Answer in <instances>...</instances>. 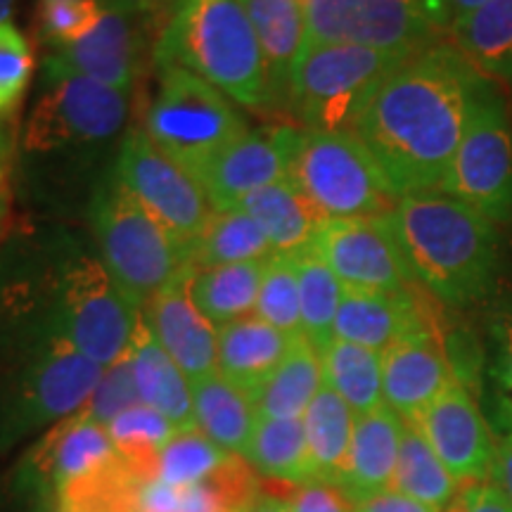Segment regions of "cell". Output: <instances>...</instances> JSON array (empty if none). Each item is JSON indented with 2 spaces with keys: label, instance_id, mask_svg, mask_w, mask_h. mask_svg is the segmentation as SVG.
<instances>
[{
  "label": "cell",
  "instance_id": "d4e9b609",
  "mask_svg": "<svg viewBox=\"0 0 512 512\" xmlns=\"http://www.w3.org/2000/svg\"><path fill=\"white\" fill-rule=\"evenodd\" d=\"M238 209L247 211L259 223L275 256L311 252L325 223L323 214L313 207V202L292 178H283L252 192L247 200L240 202Z\"/></svg>",
  "mask_w": 512,
  "mask_h": 512
},
{
  "label": "cell",
  "instance_id": "6f0895ef",
  "mask_svg": "<svg viewBox=\"0 0 512 512\" xmlns=\"http://www.w3.org/2000/svg\"><path fill=\"white\" fill-rule=\"evenodd\" d=\"M304 3H306V0H304Z\"/></svg>",
  "mask_w": 512,
  "mask_h": 512
},
{
  "label": "cell",
  "instance_id": "f6af8a7d",
  "mask_svg": "<svg viewBox=\"0 0 512 512\" xmlns=\"http://www.w3.org/2000/svg\"><path fill=\"white\" fill-rule=\"evenodd\" d=\"M491 408L503 434L512 432V316L496 328L494 363H491Z\"/></svg>",
  "mask_w": 512,
  "mask_h": 512
},
{
  "label": "cell",
  "instance_id": "8fae6325",
  "mask_svg": "<svg viewBox=\"0 0 512 512\" xmlns=\"http://www.w3.org/2000/svg\"><path fill=\"white\" fill-rule=\"evenodd\" d=\"M304 5L306 46L337 43L415 55L439 34L420 0H306Z\"/></svg>",
  "mask_w": 512,
  "mask_h": 512
},
{
  "label": "cell",
  "instance_id": "52a82bcc",
  "mask_svg": "<svg viewBox=\"0 0 512 512\" xmlns=\"http://www.w3.org/2000/svg\"><path fill=\"white\" fill-rule=\"evenodd\" d=\"M93 230L102 266L138 311L190 271L185 249L119 183L95 197Z\"/></svg>",
  "mask_w": 512,
  "mask_h": 512
},
{
  "label": "cell",
  "instance_id": "5bb4252c",
  "mask_svg": "<svg viewBox=\"0 0 512 512\" xmlns=\"http://www.w3.org/2000/svg\"><path fill=\"white\" fill-rule=\"evenodd\" d=\"M311 252L332 268L344 287L401 292L418 285L387 216L325 221Z\"/></svg>",
  "mask_w": 512,
  "mask_h": 512
},
{
  "label": "cell",
  "instance_id": "ac0fdd59",
  "mask_svg": "<svg viewBox=\"0 0 512 512\" xmlns=\"http://www.w3.org/2000/svg\"><path fill=\"white\" fill-rule=\"evenodd\" d=\"M302 131L292 126H271L247 131L223 150L197 183L214 211L238 209L256 190L290 176V164Z\"/></svg>",
  "mask_w": 512,
  "mask_h": 512
},
{
  "label": "cell",
  "instance_id": "7dc6e473",
  "mask_svg": "<svg viewBox=\"0 0 512 512\" xmlns=\"http://www.w3.org/2000/svg\"><path fill=\"white\" fill-rule=\"evenodd\" d=\"M441 512H512V503L494 479H482L460 484L456 498Z\"/></svg>",
  "mask_w": 512,
  "mask_h": 512
},
{
  "label": "cell",
  "instance_id": "d6986e66",
  "mask_svg": "<svg viewBox=\"0 0 512 512\" xmlns=\"http://www.w3.org/2000/svg\"><path fill=\"white\" fill-rule=\"evenodd\" d=\"M190 271L166 285L140 309V318L150 328L159 347L176 361L190 382L219 370V337L216 328L192 302Z\"/></svg>",
  "mask_w": 512,
  "mask_h": 512
},
{
  "label": "cell",
  "instance_id": "f546056e",
  "mask_svg": "<svg viewBox=\"0 0 512 512\" xmlns=\"http://www.w3.org/2000/svg\"><path fill=\"white\" fill-rule=\"evenodd\" d=\"M323 387V361L318 349L304 335L294 339L273 375L254 396L259 420L271 418H304L313 396Z\"/></svg>",
  "mask_w": 512,
  "mask_h": 512
},
{
  "label": "cell",
  "instance_id": "ba28073f",
  "mask_svg": "<svg viewBox=\"0 0 512 512\" xmlns=\"http://www.w3.org/2000/svg\"><path fill=\"white\" fill-rule=\"evenodd\" d=\"M147 112L145 133L166 157L200 181L209 164L249 131L219 88L190 69L166 64Z\"/></svg>",
  "mask_w": 512,
  "mask_h": 512
},
{
  "label": "cell",
  "instance_id": "603a6c76",
  "mask_svg": "<svg viewBox=\"0 0 512 512\" xmlns=\"http://www.w3.org/2000/svg\"><path fill=\"white\" fill-rule=\"evenodd\" d=\"M403 430L406 422L387 403L366 415H358L347 465L337 482L351 503L356 505L392 489Z\"/></svg>",
  "mask_w": 512,
  "mask_h": 512
},
{
  "label": "cell",
  "instance_id": "2e32d148",
  "mask_svg": "<svg viewBox=\"0 0 512 512\" xmlns=\"http://www.w3.org/2000/svg\"><path fill=\"white\" fill-rule=\"evenodd\" d=\"M413 425L460 484L491 479L498 439L458 375Z\"/></svg>",
  "mask_w": 512,
  "mask_h": 512
},
{
  "label": "cell",
  "instance_id": "5b68a950",
  "mask_svg": "<svg viewBox=\"0 0 512 512\" xmlns=\"http://www.w3.org/2000/svg\"><path fill=\"white\" fill-rule=\"evenodd\" d=\"M413 55L361 46H306L292 69L287 107L306 131H354L384 81Z\"/></svg>",
  "mask_w": 512,
  "mask_h": 512
},
{
  "label": "cell",
  "instance_id": "8d00e7d4",
  "mask_svg": "<svg viewBox=\"0 0 512 512\" xmlns=\"http://www.w3.org/2000/svg\"><path fill=\"white\" fill-rule=\"evenodd\" d=\"M392 489L427 505L434 512L444 510L460 489L458 479L441 463V458L432 451L418 427L408 425V422L403 430Z\"/></svg>",
  "mask_w": 512,
  "mask_h": 512
},
{
  "label": "cell",
  "instance_id": "d6a6232c",
  "mask_svg": "<svg viewBox=\"0 0 512 512\" xmlns=\"http://www.w3.org/2000/svg\"><path fill=\"white\" fill-rule=\"evenodd\" d=\"M147 482L119 453L64 484L53 508L64 512H140Z\"/></svg>",
  "mask_w": 512,
  "mask_h": 512
},
{
  "label": "cell",
  "instance_id": "83f0119b",
  "mask_svg": "<svg viewBox=\"0 0 512 512\" xmlns=\"http://www.w3.org/2000/svg\"><path fill=\"white\" fill-rule=\"evenodd\" d=\"M190 384L197 430L207 434L223 451L245 458L259 422L249 394L228 382L219 370Z\"/></svg>",
  "mask_w": 512,
  "mask_h": 512
},
{
  "label": "cell",
  "instance_id": "7402d4cb",
  "mask_svg": "<svg viewBox=\"0 0 512 512\" xmlns=\"http://www.w3.org/2000/svg\"><path fill=\"white\" fill-rule=\"evenodd\" d=\"M264 496L256 470L233 456L200 482L169 486L152 479L143 486L140 512H252Z\"/></svg>",
  "mask_w": 512,
  "mask_h": 512
},
{
  "label": "cell",
  "instance_id": "e0dca14e",
  "mask_svg": "<svg viewBox=\"0 0 512 512\" xmlns=\"http://www.w3.org/2000/svg\"><path fill=\"white\" fill-rule=\"evenodd\" d=\"M114 453L117 448L107 427L79 411L55 422L31 444L27 456L17 465V486L19 491L53 508L64 484L112 458Z\"/></svg>",
  "mask_w": 512,
  "mask_h": 512
},
{
  "label": "cell",
  "instance_id": "f5cc1de1",
  "mask_svg": "<svg viewBox=\"0 0 512 512\" xmlns=\"http://www.w3.org/2000/svg\"><path fill=\"white\" fill-rule=\"evenodd\" d=\"M183 3L185 0H150V8H152V12H155V17H164V24H166V19L174 15V12L181 8Z\"/></svg>",
  "mask_w": 512,
  "mask_h": 512
},
{
  "label": "cell",
  "instance_id": "1f68e13d",
  "mask_svg": "<svg viewBox=\"0 0 512 512\" xmlns=\"http://www.w3.org/2000/svg\"><path fill=\"white\" fill-rule=\"evenodd\" d=\"M273 256L266 233L247 211H211L207 226L192 245L190 268L204 271V268L268 261Z\"/></svg>",
  "mask_w": 512,
  "mask_h": 512
},
{
  "label": "cell",
  "instance_id": "7a4b0ae2",
  "mask_svg": "<svg viewBox=\"0 0 512 512\" xmlns=\"http://www.w3.org/2000/svg\"><path fill=\"white\" fill-rule=\"evenodd\" d=\"M387 223L413 280L448 306L489 292L498 268L494 223L444 190H420L396 202Z\"/></svg>",
  "mask_w": 512,
  "mask_h": 512
},
{
  "label": "cell",
  "instance_id": "44dd1931",
  "mask_svg": "<svg viewBox=\"0 0 512 512\" xmlns=\"http://www.w3.org/2000/svg\"><path fill=\"white\" fill-rule=\"evenodd\" d=\"M430 328H437V323L415 287L401 292L344 287L335 320V339L384 354L401 339Z\"/></svg>",
  "mask_w": 512,
  "mask_h": 512
},
{
  "label": "cell",
  "instance_id": "4316f807",
  "mask_svg": "<svg viewBox=\"0 0 512 512\" xmlns=\"http://www.w3.org/2000/svg\"><path fill=\"white\" fill-rule=\"evenodd\" d=\"M259 38L275 107H287L292 69L306 46L304 0H240Z\"/></svg>",
  "mask_w": 512,
  "mask_h": 512
},
{
  "label": "cell",
  "instance_id": "74e56055",
  "mask_svg": "<svg viewBox=\"0 0 512 512\" xmlns=\"http://www.w3.org/2000/svg\"><path fill=\"white\" fill-rule=\"evenodd\" d=\"M297 268L299 306H302V335L318 354L335 342V320L344 297L342 280L318 254L306 252L290 256Z\"/></svg>",
  "mask_w": 512,
  "mask_h": 512
},
{
  "label": "cell",
  "instance_id": "f907efd6",
  "mask_svg": "<svg viewBox=\"0 0 512 512\" xmlns=\"http://www.w3.org/2000/svg\"><path fill=\"white\" fill-rule=\"evenodd\" d=\"M10 169H12V143L5 126L0 124V226L8 216L12 190H10Z\"/></svg>",
  "mask_w": 512,
  "mask_h": 512
},
{
  "label": "cell",
  "instance_id": "d590c367",
  "mask_svg": "<svg viewBox=\"0 0 512 512\" xmlns=\"http://www.w3.org/2000/svg\"><path fill=\"white\" fill-rule=\"evenodd\" d=\"M320 361H323V382L342 396L356 418L384 406L380 351L335 339L320 354Z\"/></svg>",
  "mask_w": 512,
  "mask_h": 512
},
{
  "label": "cell",
  "instance_id": "816d5d0a",
  "mask_svg": "<svg viewBox=\"0 0 512 512\" xmlns=\"http://www.w3.org/2000/svg\"><path fill=\"white\" fill-rule=\"evenodd\" d=\"M491 479L501 486L505 496L510 498L512 503V432L503 434L498 439L496 448V460H494V472H491Z\"/></svg>",
  "mask_w": 512,
  "mask_h": 512
},
{
  "label": "cell",
  "instance_id": "f1b7e54d",
  "mask_svg": "<svg viewBox=\"0 0 512 512\" xmlns=\"http://www.w3.org/2000/svg\"><path fill=\"white\" fill-rule=\"evenodd\" d=\"M266 264L268 261H252L192 271L188 280L192 302L216 330L252 316Z\"/></svg>",
  "mask_w": 512,
  "mask_h": 512
},
{
  "label": "cell",
  "instance_id": "8992f818",
  "mask_svg": "<svg viewBox=\"0 0 512 512\" xmlns=\"http://www.w3.org/2000/svg\"><path fill=\"white\" fill-rule=\"evenodd\" d=\"M325 221L380 219L399 192L354 131H302L290 176Z\"/></svg>",
  "mask_w": 512,
  "mask_h": 512
},
{
  "label": "cell",
  "instance_id": "277c9868",
  "mask_svg": "<svg viewBox=\"0 0 512 512\" xmlns=\"http://www.w3.org/2000/svg\"><path fill=\"white\" fill-rule=\"evenodd\" d=\"M105 368L79 354L50 318L19 342L0 373V451L79 413Z\"/></svg>",
  "mask_w": 512,
  "mask_h": 512
},
{
  "label": "cell",
  "instance_id": "3957f363",
  "mask_svg": "<svg viewBox=\"0 0 512 512\" xmlns=\"http://www.w3.org/2000/svg\"><path fill=\"white\" fill-rule=\"evenodd\" d=\"M159 67L176 64L247 110L275 107L268 67L240 0H185L159 31Z\"/></svg>",
  "mask_w": 512,
  "mask_h": 512
},
{
  "label": "cell",
  "instance_id": "db71d44e",
  "mask_svg": "<svg viewBox=\"0 0 512 512\" xmlns=\"http://www.w3.org/2000/svg\"><path fill=\"white\" fill-rule=\"evenodd\" d=\"M17 0H0V24L8 22L12 8H15Z\"/></svg>",
  "mask_w": 512,
  "mask_h": 512
},
{
  "label": "cell",
  "instance_id": "7c38bea8",
  "mask_svg": "<svg viewBox=\"0 0 512 512\" xmlns=\"http://www.w3.org/2000/svg\"><path fill=\"white\" fill-rule=\"evenodd\" d=\"M117 183L162 223L190 261L192 245L214 211L202 185L166 157L145 131H133L121 147Z\"/></svg>",
  "mask_w": 512,
  "mask_h": 512
},
{
  "label": "cell",
  "instance_id": "11a10c76",
  "mask_svg": "<svg viewBox=\"0 0 512 512\" xmlns=\"http://www.w3.org/2000/svg\"><path fill=\"white\" fill-rule=\"evenodd\" d=\"M48 512H64V510H60V508H50Z\"/></svg>",
  "mask_w": 512,
  "mask_h": 512
},
{
  "label": "cell",
  "instance_id": "4fadbf2b",
  "mask_svg": "<svg viewBox=\"0 0 512 512\" xmlns=\"http://www.w3.org/2000/svg\"><path fill=\"white\" fill-rule=\"evenodd\" d=\"M50 86L24 126V150L57 152L69 145L100 143L124 126L126 93L79 74H48Z\"/></svg>",
  "mask_w": 512,
  "mask_h": 512
},
{
  "label": "cell",
  "instance_id": "ab89813d",
  "mask_svg": "<svg viewBox=\"0 0 512 512\" xmlns=\"http://www.w3.org/2000/svg\"><path fill=\"white\" fill-rule=\"evenodd\" d=\"M235 453L223 451L207 434L200 430L176 432V437L166 444L159 456V482L169 486H183L200 482L221 465H226Z\"/></svg>",
  "mask_w": 512,
  "mask_h": 512
},
{
  "label": "cell",
  "instance_id": "7bdbcfd3",
  "mask_svg": "<svg viewBox=\"0 0 512 512\" xmlns=\"http://www.w3.org/2000/svg\"><path fill=\"white\" fill-rule=\"evenodd\" d=\"M34 53L27 36L12 22L0 24V119L10 117L27 93Z\"/></svg>",
  "mask_w": 512,
  "mask_h": 512
},
{
  "label": "cell",
  "instance_id": "c3c4849f",
  "mask_svg": "<svg viewBox=\"0 0 512 512\" xmlns=\"http://www.w3.org/2000/svg\"><path fill=\"white\" fill-rule=\"evenodd\" d=\"M422 10L432 19L437 29H451L460 17L482 8L489 0H420Z\"/></svg>",
  "mask_w": 512,
  "mask_h": 512
},
{
  "label": "cell",
  "instance_id": "30bf717a",
  "mask_svg": "<svg viewBox=\"0 0 512 512\" xmlns=\"http://www.w3.org/2000/svg\"><path fill=\"white\" fill-rule=\"evenodd\" d=\"M439 190L491 221L512 214V124L503 102L484 88Z\"/></svg>",
  "mask_w": 512,
  "mask_h": 512
},
{
  "label": "cell",
  "instance_id": "ffe728a7",
  "mask_svg": "<svg viewBox=\"0 0 512 512\" xmlns=\"http://www.w3.org/2000/svg\"><path fill=\"white\" fill-rule=\"evenodd\" d=\"M456 377L439 328L415 332L382 354L384 403L413 425Z\"/></svg>",
  "mask_w": 512,
  "mask_h": 512
},
{
  "label": "cell",
  "instance_id": "6da1fadb",
  "mask_svg": "<svg viewBox=\"0 0 512 512\" xmlns=\"http://www.w3.org/2000/svg\"><path fill=\"white\" fill-rule=\"evenodd\" d=\"M482 91L477 69L453 43H432L382 83L354 133L399 197L439 190Z\"/></svg>",
  "mask_w": 512,
  "mask_h": 512
},
{
  "label": "cell",
  "instance_id": "e575fe53",
  "mask_svg": "<svg viewBox=\"0 0 512 512\" xmlns=\"http://www.w3.org/2000/svg\"><path fill=\"white\" fill-rule=\"evenodd\" d=\"M245 460L256 475L275 484L297 486L313 479L309 444L302 418H271L256 422Z\"/></svg>",
  "mask_w": 512,
  "mask_h": 512
},
{
  "label": "cell",
  "instance_id": "f35d334b",
  "mask_svg": "<svg viewBox=\"0 0 512 512\" xmlns=\"http://www.w3.org/2000/svg\"><path fill=\"white\" fill-rule=\"evenodd\" d=\"M110 439L121 458L138 472L145 482H152L159 475V456L176 437V427L157 413L155 408L136 403L107 425Z\"/></svg>",
  "mask_w": 512,
  "mask_h": 512
},
{
  "label": "cell",
  "instance_id": "60d3db41",
  "mask_svg": "<svg viewBox=\"0 0 512 512\" xmlns=\"http://www.w3.org/2000/svg\"><path fill=\"white\" fill-rule=\"evenodd\" d=\"M254 316L266 320L290 337H302V306H299L297 268L290 256L268 259L259 287Z\"/></svg>",
  "mask_w": 512,
  "mask_h": 512
},
{
  "label": "cell",
  "instance_id": "836d02e7",
  "mask_svg": "<svg viewBox=\"0 0 512 512\" xmlns=\"http://www.w3.org/2000/svg\"><path fill=\"white\" fill-rule=\"evenodd\" d=\"M448 34L477 72L512 79V0H489L460 17Z\"/></svg>",
  "mask_w": 512,
  "mask_h": 512
},
{
  "label": "cell",
  "instance_id": "9c48e42d",
  "mask_svg": "<svg viewBox=\"0 0 512 512\" xmlns=\"http://www.w3.org/2000/svg\"><path fill=\"white\" fill-rule=\"evenodd\" d=\"M50 323L79 354L110 368L131 349L140 311L102 261L81 256L62 268Z\"/></svg>",
  "mask_w": 512,
  "mask_h": 512
},
{
  "label": "cell",
  "instance_id": "484cf974",
  "mask_svg": "<svg viewBox=\"0 0 512 512\" xmlns=\"http://www.w3.org/2000/svg\"><path fill=\"white\" fill-rule=\"evenodd\" d=\"M128 358H131L140 403L162 413L178 432L195 430L192 384L176 366L174 358L159 347L143 318H140L136 337L128 349Z\"/></svg>",
  "mask_w": 512,
  "mask_h": 512
},
{
  "label": "cell",
  "instance_id": "9a60e30c",
  "mask_svg": "<svg viewBox=\"0 0 512 512\" xmlns=\"http://www.w3.org/2000/svg\"><path fill=\"white\" fill-rule=\"evenodd\" d=\"M98 27L48 57L46 74H79L128 93L136 79L140 19L155 15L150 0H102Z\"/></svg>",
  "mask_w": 512,
  "mask_h": 512
},
{
  "label": "cell",
  "instance_id": "9f6ffc18",
  "mask_svg": "<svg viewBox=\"0 0 512 512\" xmlns=\"http://www.w3.org/2000/svg\"><path fill=\"white\" fill-rule=\"evenodd\" d=\"M510 124H512V102H510Z\"/></svg>",
  "mask_w": 512,
  "mask_h": 512
},
{
  "label": "cell",
  "instance_id": "b9f144b4",
  "mask_svg": "<svg viewBox=\"0 0 512 512\" xmlns=\"http://www.w3.org/2000/svg\"><path fill=\"white\" fill-rule=\"evenodd\" d=\"M102 12L100 0H36V36L53 50L79 41L98 27Z\"/></svg>",
  "mask_w": 512,
  "mask_h": 512
},
{
  "label": "cell",
  "instance_id": "bcb514c9",
  "mask_svg": "<svg viewBox=\"0 0 512 512\" xmlns=\"http://www.w3.org/2000/svg\"><path fill=\"white\" fill-rule=\"evenodd\" d=\"M283 486L287 491L280 494V498H285L290 512H356L349 496L332 482L311 479L306 484Z\"/></svg>",
  "mask_w": 512,
  "mask_h": 512
},
{
  "label": "cell",
  "instance_id": "4dcf8cb0",
  "mask_svg": "<svg viewBox=\"0 0 512 512\" xmlns=\"http://www.w3.org/2000/svg\"><path fill=\"white\" fill-rule=\"evenodd\" d=\"M306 444H309L313 479L337 484L347 465L356 415L339 394L323 382L304 413Z\"/></svg>",
  "mask_w": 512,
  "mask_h": 512
},
{
  "label": "cell",
  "instance_id": "cb8c5ba5",
  "mask_svg": "<svg viewBox=\"0 0 512 512\" xmlns=\"http://www.w3.org/2000/svg\"><path fill=\"white\" fill-rule=\"evenodd\" d=\"M216 337H219V373L249 394L252 401L297 339L268 325L254 313L223 325L216 330Z\"/></svg>",
  "mask_w": 512,
  "mask_h": 512
},
{
  "label": "cell",
  "instance_id": "681fc988",
  "mask_svg": "<svg viewBox=\"0 0 512 512\" xmlns=\"http://www.w3.org/2000/svg\"><path fill=\"white\" fill-rule=\"evenodd\" d=\"M354 508L356 512H434L427 508V505L413 501V498L403 496L394 489L382 491V494H377L373 498H366V501L356 503Z\"/></svg>",
  "mask_w": 512,
  "mask_h": 512
},
{
  "label": "cell",
  "instance_id": "ee69618b",
  "mask_svg": "<svg viewBox=\"0 0 512 512\" xmlns=\"http://www.w3.org/2000/svg\"><path fill=\"white\" fill-rule=\"evenodd\" d=\"M136 403H140L136 377H133L131 358L126 354L121 361L112 363L110 368H105L98 387H95L91 399L86 401V406L81 408V413L86 415V418L107 427L117 415L128 411V408H133Z\"/></svg>",
  "mask_w": 512,
  "mask_h": 512
}]
</instances>
